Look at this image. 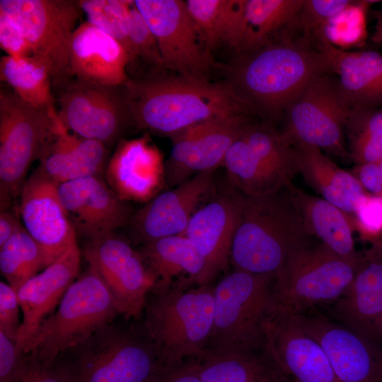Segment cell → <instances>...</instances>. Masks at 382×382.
<instances>
[{
	"label": "cell",
	"mask_w": 382,
	"mask_h": 382,
	"mask_svg": "<svg viewBox=\"0 0 382 382\" xmlns=\"http://www.w3.org/2000/svg\"><path fill=\"white\" fill-rule=\"evenodd\" d=\"M152 71L123 85L132 125L171 137L212 119L244 115L248 109L228 84Z\"/></svg>",
	"instance_id": "6da1fadb"
},
{
	"label": "cell",
	"mask_w": 382,
	"mask_h": 382,
	"mask_svg": "<svg viewBox=\"0 0 382 382\" xmlns=\"http://www.w3.org/2000/svg\"><path fill=\"white\" fill-rule=\"evenodd\" d=\"M329 73L324 55L308 38L284 37L241 54L230 69L228 85L247 108L274 117Z\"/></svg>",
	"instance_id": "7a4b0ae2"
},
{
	"label": "cell",
	"mask_w": 382,
	"mask_h": 382,
	"mask_svg": "<svg viewBox=\"0 0 382 382\" xmlns=\"http://www.w3.org/2000/svg\"><path fill=\"white\" fill-rule=\"evenodd\" d=\"M234 197L237 219L231 259L236 269L277 276L291 253L313 243L287 185L266 195Z\"/></svg>",
	"instance_id": "3957f363"
},
{
	"label": "cell",
	"mask_w": 382,
	"mask_h": 382,
	"mask_svg": "<svg viewBox=\"0 0 382 382\" xmlns=\"http://www.w3.org/2000/svg\"><path fill=\"white\" fill-rule=\"evenodd\" d=\"M72 382H149L161 364L144 323L114 321L61 354Z\"/></svg>",
	"instance_id": "277c9868"
},
{
	"label": "cell",
	"mask_w": 382,
	"mask_h": 382,
	"mask_svg": "<svg viewBox=\"0 0 382 382\" xmlns=\"http://www.w3.org/2000/svg\"><path fill=\"white\" fill-rule=\"evenodd\" d=\"M174 284L152 290L144 324L162 365L196 357L206 347L214 323V286Z\"/></svg>",
	"instance_id": "5b68a950"
},
{
	"label": "cell",
	"mask_w": 382,
	"mask_h": 382,
	"mask_svg": "<svg viewBox=\"0 0 382 382\" xmlns=\"http://www.w3.org/2000/svg\"><path fill=\"white\" fill-rule=\"evenodd\" d=\"M119 316L105 282L88 265L68 288L55 311L42 323L24 352L33 363L48 368Z\"/></svg>",
	"instance_id": "8992f818"
},
{
	"label": "cell",
	"mask_w": 382,
	"mask_h": 382,
	"mask_svg": "<svg viewBox=\"0 0 382 382\" xmlns=\"http://www.w3.org/2000/svg\"><path fill=\"white\" fill-rule=\"evenodd\" d=\"M275 279L236 269L214 286V323L205 348L262 347V323L275 303Z\"/></svg>",
	"instance_id": "52a82bcc"
},
{
	"label": "cell",
	"mask_w": 382,
	"mask_h": 382,
	"mask_svg": "<svg viewBox=\"0 0 382 382\" xmlns=\"http://www.w3.org/2000/svg\"><path fill=\"white\" fill-rule=\"evenodd\" d=\"M363 258L342 257L323 243L290 253L277 274L275 305L295 315L316 304L337 301L353 279Z\"/></svg>",
	"instance_id": "ba28073f"
},
{
	"label": "cell",
	"mask_w": 382,
	"mask_h": 382,
	"mask_svg": "<svg viewBox=\"0 0 382 382\" xmlns=\"http://www.w3.org/2000/svg\"><path fill=\"white\" fill-rule=\"evenodd\" d=\"M28 40L33 57L47 71L57 91L74 78L69 57L76 24L83 13L79 0H0Z\"/></svg>",
	"instance_id": "9c48e42d"
},
{
	"label": "cell",
	"mask_w": 382,
	"mask_h": 382,
	"mask_svg": "<svg viewBox=\"0 0 382 382\" xmlns=\"http://www.w3.org/2000/svg\"><path fill=\"white\" fill-rule=\"evenodd\" d=\"M11 89L0 90V206L7 210L20 196L32 163L52 134L54 120Z\"/></svg>",
	"instance_id": "30bf717a"
},
{
	"label": "cell",
	"mask_w": 382,
	"mask_h": 382,
	"mask_svg": "<svg viewBox=\"0 0 382 382\" xmlns=\"http://www.w3.org/2000/svg\"><path fill=\"white\" fill-rule=\"evenodd\" d=\"M57 92V116L69 131L102 142H118L132 125L123 86L103 85L74 77Z\"/></svg>",
	"instance_id": "8fae6325"
},
{
	"label": "cell",
	"mask_w": 382,
	"mask_h": 382,
	"mask_svg": "<svg viewBox=\"0 0 382 382\" xmlns=\"http://www.w3.org/2000/svg\"><path fill=\"white\" fill-rule=\"evenodd\" d=\"M350 110L336 79L322 76L289 105L282 133L294 145H311L345 160L351 159L344 139Z\"/></svg>",
	"instance_id": "7c38bea8"
},
{
	"label": "cell",
	"mask_w": 382,
	"mask_h": 382,
	"mask_svg": "<svg viewBox=\"0 0 382 382\" xmlns=\"http://www.w3.org/2000/svg\"><path fill=\"white\" fill-rule=\"evenodd\" d=\"M134 4L156 38L163 69L207 81L211 60L185 1L135 0Z\"/></svg>",
	"instance_id": "4fadbf2b"
},
{
	"label": "cell",
	"mask_w": 382,
	"mask_h": 382,
	"mask_svg": "<svg viewBox=\"0 0 382 382\" xmlns=\"http://www.w3.org/2000/svg\"><path fill=\"white\" fill-rule=\"evenodd\" d=\"M83 255L105 282L122 316L138 320L156 285L139 251L112 234L89 241Z\"/></svg>",
	"instance_id": "5bb4252c"
},
{
	"label": "cell",
	"mask_w": 382,
	"mask_h": 382,
	"mask_svg": "<svg viewBox=\"0 0 382 382\" xmlns=\"http://www.w3.org/2000/svg\"><path fill=\"white\" fill-rule=\"evenodd\" d=\"M262 332L265 352L281 374L297 382H340L325 352L296 315L274 305Z\"/></svg>",
	"instance_id": "9a60e30c"
},
{
	"label": "cell",
	"mask_w": 382,
	"mask_h": 382,
	"mask_svg": "<svg viewBox=\"0 0 382 382\" xmlns=\"http://www.w3.org/2000/svg\"><path fill=\"white\" fill-rule=\"evenodd\" d=\"M248 123L244 115H235L207 120L171 136L166 185L173 187L199 173L214 170Z\"/></svg>",
	"instance_id": "2e32d148"
},
{
	"label": "cell",
	"mask_w": 382,
	"mask_h": 382,
	"mask_svg": "<svg viewBox=\"0 0 382 382\" xmlns=\"http://www.w3.org/2000/svg\"><path fill=\"white\" fill-rule=\"evenodd\" d=\"M322 347L340 382H382V347L319 313L296 315Z\"/></svg>",
	"instance_id": "e0dca14e"
},
{
	"label": "cell",
	"mask_w": 382,
	"mask_h": 382,
	"mask_svg": "<svg viewBox=\"0 0 382 382\" xmlns=\"http://www.w3.org/2000/svg\"><path fill=\"white\" fill-rule=\"evenodd\" d=\"M58 185L37 168L20 194L22 224L40 247L46 267L76 241L74 227L58 195Z\"/></svg>",
	"instance_id": "ac0fdd59"
},
{
	"label": "cell",
	"mask_w": 382,
	"mask_h": 382,
	"mask_svg": "<svg viewBox=\"0 0 382 382\" xmlns=\"http://www.w3.org/2000/svg\"><path fill=\"white\" fill-rule=\"evenodd\" d=\"M59 199L76 233L89 241L112 234L127 221L130 209L100 176L58 185Z\"/></svg>",
	"instance_id": "d6986e66"
},
{
	"label": "cell",
	"mask_w": 382,
	"mask_h": 382,
	"mask_svg": "<svg viewBox=\"0 0 382 382\" xmlns=\"http://www.w3.org/2000/svg\"><path fill=\"white\" fill-rule=\"evenodd\" d=\"M105 175L121 199L147 202L166 185L163 156L148 134L121 139L108 160Z\"/></svg>",
	"instance_id": "ffe728a7"
},
{
	"label": "cell",
	"mask_w": 382,
	"mask_h": 382,
	"mask_svg": "<svg viewBox=\"0 0 382 382\" xmlns=\"http://www.w3.org/2000/svg\"><path fill=\"white\" fill-rule=\"evenodd\" d=\"M214 170L199 173L158 193L134 217L132 230L143 244L182 234L213 187Z\"/></svg>",
	"instance_id": "44dd1931"
},
{
	"label": "cell",
	"mask_w": 382,
	"mask_h": 382,
	"mask_svg": "<svg viewBox=\"0 0 382 382\" xmlns=\"http://www.w3.org/2000/svg\"><path fill=\"white\" fill-rule=\"evenodd\" d=\"M81 257L75 241L54 262L17 290L23 318L16 344L21 352H24L42 323L79 277Z\"/></svg>",
	"instance_id": "7402d4cb"
},
{
	"label": "cell",
	"mask_w": 382,
	"mask_h": 382,
	"mask_svg": "<svg viewBox=\"0 0 382 382\" xmlns=\"http://www.w3.org/2000/svg\"><path fill=\"white\" fill-rule=\"evenodd\" d=\"M334 316L343 325L381 343L382 326V238L363 253L362 261L343 294L335 301Z\"/></svg>",
	"instance_id": "603a6c76"
},
{
	"label": "cell",
	"mask_w": 382,
	"mask_h": 382,
	"mask_svg": "<svg viewBox=\"0 0 382 382\" xmlns=\"http://www.w3.org/2000/svg\"><path fill=\"white\" fill-rule=\"evenodd\" d=\"M237 219L234 195L219 197L199 207L183 235L187 237L204 258V267L194 284H212L227 268Z\"/></svg>",
	"instance_id": "cb8c5ba5"
},
{
	"label": "cell",
	"mask_w": 382,
	"mask_h": 382,
	"mask_svg": "<svg viewBox=\"0 0 382 382\" xmlns=\"http://www.w3.org/2000/svg\"><path fill=\"white\" fill-rule=\"evenodd\" d=\"M38 168L61 184L105 173L109 148L100 141L82 137L67 129L57 115L51 136L39 158Z\"/></svg>",
	"instance_id": "d4e9b609"
},
{
	"label": "cell",
	"mask_w": 382,
	"mask_h": 382,
	"mask_svg": "<svg viewBox=\"0 0 382 382\" xmlns=\"http://www.w3.org/2000/svg\"><path fill=\"white\" fill-rule=\"evenodd\" d=\"M129 58L113 37L87 21L74 30L69 65L76 79L108 86H123L129 76Z\"/></svg>",
	"instance_id": "484cf974"
},
{
	"label": "cell",
	"mask_w": 382,
	"mask_h": 382,
	"mask_svg": "<svg viewBox=\"0 0 382 382\" xmlns=\"http://www.w3.org/2000/svg\"><path fill=\"white\" fill-rule=\"evenodd\" d=\"M318 48L350 108L382 107V55L372 50L348 52L335 47L323 34Z\"/></svg>",
	"instance_id": "4316f807"
},
{
	"label": "cell",
	"mask_w": 382,
	"mask_h": 382,
	"mask_svg": "<svg viewBox=\"0 0 382 382\" xmlns=\"http://www.w3.org/2000/svg\"><path fill=\"white\" fill-rule=\"evenodd\" d=\"M299 154V173L322 198L353 215L367 192L354 175L339 168L319 148L303 144L295 145Z\"/></svg>",
	"instance_id": "83f0119b"
},
{
	"label": "cell",
	"mask_w": 382,
	"mask_h": 382,
	"mask_svg": "<svg viewBox=\"0 0 382 382\" xmlns=\"http://www.w3.org/2000/svg\"><path fill=\"white\" fill-rule=\"evenodd\" d=\"M287 188L313 236L342 257L354 259L359 256L361 253L354 248L352 215L325 199L294 186L292 183Z\"/></svg>",
	"instance_id": "f1b7e54d"
},
{
	"label": "cell",
	"mask_w": 382,
	"mask_h": 382,
	"mask_svg": "<svg viewBox=\"0 0 382 382\" xmlns=\"http://www.w3.org/2000/svg\"><path fill=\"white\" fill-rule=\"evenodd\" d=\"M138 251L156 279L153 290L169 289L174 285V279L180 277V284L192 286L205 265L202 255L183 234L143 244Z\"/></svg>",
	"instance_id": "f546056e"
},
{
	"label": "cell",
	"mask_w": 382,
	"mask_h": 382,
	"mask_svg": "<svg viewBox=\"0 0 382 382\" xmlns=\"http://www.w3.org/2000/svg\"><path fill=\"white\" fill-rule=\"evenodd\" d=\"M263 348H204L195 359L202 382H281Z\"/></svg>",
	"instance_id": "4dcf8cb0"
},
{
	"label": "cell",
	"mask_w": 382,
	"mask_h": 382,
	"mask_svg": "<svg viewBox=\"0 0 382 382\" xmlns=\"http://www.w3.org/2000/svg\"><path fill=\"white\" fill-rule=\"evenodd\" d=\"M188 12L208 51L221 45L239 50L245 31V0H187Z\"/></svg>",
	"instance_id": "1f68e13d"
},
{
	"label": "cell",
	"mask_w": 382,
	"mask_h": 382,
	"mask_svg": "<svg viewBox=\"0 0 382 382\" xmlns=\"http://www.w3.org/2000/svg\"><path fill=\"white\" fill-rule=\"evenodd\" d=\"M223 163L232 183L247 196L269 195L291 183L259 159L241 136L228 149Z\"/></svg>",
	"instance_id": "d6a6232c"
},
{
	"label": "cell",
	"mask_w": 382,
	"mask_h": 382,
	"mask_svg": "<svg viewBox=\"0 0 382 382\" xmlns=\"http://www.w3.org/2000/svg\"><path fill=\"white\" fill-rule=\"evenodd\" d=\"M0 79L33 107L50 115L57 114L50 76L33 57H1Z\"/></svg>",
	"instance_id": "836d02e7"
},
{
	"label": "cell",
	"mask_w": 382,
	"mask_h": 382,
	"mask_svg": "<svg viewBox=\"0 0 382 382\" xmlns=\"http://www.w3.org/2000/svg\"><path fill=\"white\" fill-rule=\"evenodd\" d=\"M304 0H245V31L241 54L260 48L284 26L297 24Z\"/></svg>",
	"instance_id": "e575fe53"
},
{
	"label": "cell",
	"mask_w": 382,
	"mask_h": 382,
	"mask_svg": "<svg viewBox=\"0 0 382 382\" xmlns=\"http://www.w3.org/2000/svg\"><path fill=\"white\" fill-rule=\"evenodd\" d=\"M241 138L259 159L289 182L292 183L294 176L299 173V158L296 146L271 125L248 123Z\"/></svg>",
	"instance_id": "d590c367"
},
{
	"label": "cell",
	"mask_w": 382,
	"mask_h": 382,
	"mask_svg": "<svg viewBox=\"0 0 382 382\" xmlns=\"http://www.w3.org/2000/svg\"><path fill=\"white\" fill-rule=\"evenodd\" d=\"M45 267L40 247L23 226L0 246L1 274L16 291Z\"/></svg>",
	"instance_id": "8d00e7d4"
},
{
	"label": "cell",
	"mask_w": 382,
	"mask_h": 382,
	"mask_svg": "<svg viewBox=\"0 0 382 382\" xmlns=\"http://www.w3.org/2000/svg\"><path fill=\"white\" fill-rule=\"evenodd\" d=\"M345 132L350 158L356 166L382 158V107L351 108Z\"/></svg>",
	"instance_id": "74e56055"
},
{
	"label": "cell",
	"mask_w": 382,
	"mask_h": 382,
	"mask_svg": "<svg viewBox=\"0 0 382 382\" xmlns=\"http://www.w3.org/2000/svg\"><path fill=\"white\" fill-rule=\"evenodd\" d=\"M87 21L116 40L127 51L129 64L127 72L139 59L131 41L127 15L131 0H79Z\"/></svg>",
	"instance_id": "f35d334b"
},
{
	"label": "cell",
	"mask_w": 382,
	"mask_h": 382,
	"mask_svg": "<svg viewBox=\"0 0 382 382\" xmlns=\"http://www.w3.org/2000/svg\"><path fill=\"white\" fill-rule=\"evenodd\" d=\"M364 2L352 0H304L297 24L306 33H313L317 39L325 33V25L332 18L349 8L360 6Z\"/></svg>",
	"instance_id": "ab89813d"
},
{
	"label": "cell",
	"mask_w": 382,
	"mask_h": 382,
	"mask_svg": "<svg viewBox=\"0 0 382 382\" xmlns=\"http://www.w3.org/2000/svg\"><path fill=\"white\" fill-rule=\"evenodd\" d=\"M127 26L131 41L138 58L152 71L163 69L156 38L144 18L132 1L127 15Z\"/></svg>",
	"instance_id": "60d3db41"
},
{
	"label": "cell",
	"mask_w": 382,
	"mask_h": 382,
	"mask_svg": "<svg viewBox=\"0 0 382 382\" xmlns=\"http://www.w3.org/2000/svg\"><path fill=\"white\" fill-rule=\"evenodd\" d=\"M355 231L362 241L373 243L382 238V196L366 193L353 215Z\"/></svg>",
	"instance_id": "b9f144b4"
},
{
	"label": "cell",
	"mask_w": 382,
	"mask_h": 382,
	"mask_svg": "<svg viewBox=\"0 0 382 382\" xmlns=\"http://www.w3.org/2000/svg\"><path fill=\"white\" fill-rule=\"evenodd\" d=\"M33 363L16 342L0 331V382H20Z\"/></svg>",
	"instance_id": "7bdbcfd3"
},
{
	"label": "cell",
	"mask_w": 382,
	"mask_h": 382,
	"mask_svg": "<svg viewBox=\"0 0 382 382\" xmlns=\"http://www.w3.org/2000/svg\"><path fill=\"white\" fill-rule=\"evenodd\" d=\"M17 291L8 283L0 282V331L16 342L22 322Z\"/></svg>",
	"instance_id": "ee69618b"
},
{
	"label": "cell",
	"mask_w": 382,
	"mask_h": 382,
	"mask_svg": "<svg viewBox=\"0 0 382 382\" xmlns=\"http://www.w3.org/2000/svg\"><path fill=\"white\" fill-rule=\"evenodd\" d=\"M0 46L8 56L25 58L33 56L32 47L18 25L0 12Z\"/></svg>",
	"instance_id": "f6af8a7d"
},
{
	"label": "cell",
	"mask_w": 382,
	"mask_h": 382,
	"mask_svg": "<svg viewBox=\"0 0 382 382\" xmlns=\"http://www.w3.org/2000/svg\"><path fill=\"white\" fill-rule=\"evenodd\" d=\"M149 382H202L197 364L190 358L175 365H161Z\"/></svg>",
	"instance_id": "bcb514c9"
},
{
	"label": "cell",
	"mask_w": 382,
	"mask_h": 382,
	"mask_svg": "<svg viewBox=\"0 0 382 382\" xmlns=\"http://www.w3.org/2000/svg\"><path fill=\"white\" fill-rule=\"evenodd\" d=\"M20 382H72L69 371L59 360L43 368L33 364L30 369Z\"/></svg>",
	"instance_id": "7dc6e473"
},
{
	"label": "cell",
	"mask_w": 382,
	"mask_h": 382,
	"mask_svg": "<svg viewBox=\"0 0 382 382\" xmlns=\"http://www.w3.org/2000/svg\"><path fill=\"white\" fill-rule=\"evenodd\" d=\"M369 194L382 196V174L378 163L357 165L351 172Z\"/></svg>",
	"instance_id": "c3c4849f"
},
{
	"label": "cell",
	"mask_w": 382,
	"mask_h": 382,
	"mask_svg": "<svg viewBox=\"0 0 382 382\" xmlns=\"http://www.w3.org/2000/svg\"><path fill=\"white\" fill-rule=\"evenodd\" d=\"M19 219L8 210L1 211L0 214V246L3 245L22 227Z\"/></svg>",
	"instance_id": "681fc988"
},
{
	"label": "cell",
	"mask_w": 382,
	"mask_h": 382,
	"mask_svg": "<svg viewBox=\"0 0 382 382\" xmlns=\"http://www.w3.org/2000/svg\"><path fill=\"white\" fill-rule=\"evenodd\" d=\"M371 41L376 45H382V8L378 14Z\"/></svg>",
	"instance_id": "f907efd6"
},
{
	"label": "cell",
	"mask_w": 382,
	"mask_h": 382,
	"mask_svg": "<svg viewBox=\"0 0 382 382\" xmlns=\"http://www.w3.org/2000/svg\"><path fill=\"white\" fill-rule=\"evenodd\" d=\"M282 382H297V381H296L295 380H294L292 378L289 379L288 377L282 375Z\"/></svg>",
	"instance_id": "816d5d0a"
},
{
	"label": "cell",
	"mask_w": 382,
	"mask_h": 382,
	"mask_svg": "<svg viewBox=\"0 0 382 382\" xmlns=\"http://www.w3.org/2000/svg\"><path fill=\"white\" fill-rule=\"evenodd\" d=\"M382 174V158L378 162Z\"/></svg>",
	"instance_id": "f5cc1de1"
},
{
	"label": "cell",
	"mask_w": 382,
	"mask_h": 382,
	"mask_svg": "<svg viewBox=\"0 0 382 382\" xmlns=\"http://www.w3.org/2000/svg\"><path fill=\"white\" fill-rule=\"evenodd\" d=\"M381 341H382V326H381Z\"/></svg>",
	"instance_id": "db71d44e"
}]
</instances>
